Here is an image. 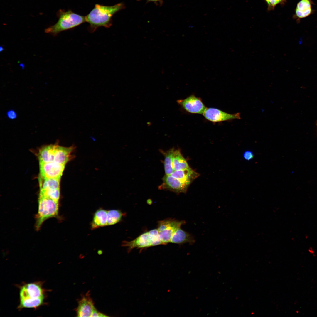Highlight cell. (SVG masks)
Wrapping results in <instances>:
<instances>
[{
  "label": "cell",
  "mask_w": 317,
  "mask_h": 317,
  "mask_svg": "<svg viewBox=\"0 0 317 317\" xmlns=\"http://www.w3.org/2000/svg\"><path fill=\"white\" fill-rule=\"evenodd\" d=\"M124 7L123 3L112 6L96 4L93 9L85 16L86 21L89 24L88 31L92 33L100 27H110L112 25L113 16Z\"/></svg>",
  "instance_id": "cell-1"
},
{
  "label": "cell",
  "mask_w": 317,
  "mask_h": 317,
  "mask_svg": "<svg viewBox=\"0 0 317 317\" xmlns=\"http://www.w3.org/2000/svg\"><path fill=\"white\" fill-rule=\"evenodd\" d=\"M42 283L36 282L26 284L21 287L19 291L20 303L18 307L36 308L44 303L45 291Z\"/></svg>",
  "instance_id": "cell-2"
},
{
  "label": "cell",
  "mask_w": 317,
  "mask_h": 317,
  "mask_svg": "<svg viewBox=\"0 0 317 317\" xmlns=\"http://www.w3.org/2000/svg\"><path fill=\"white\" fill-rule=\"evenodd\" d=\"M58 20L54 25L45 30V32L54 36L61 32L74 28L86 22L85 16L76 14L71 10H60Z\"/></svg>",
  "instance_id": "cell-3"
},
{
  "label": "cell",
  "mask_w": 317,
  "mask_h": 317,
  "mask_svg": "<svg viewBox=\"0 0 317 317\" xmlns=\"http://www.w3.org/2000/svg\"><path fill=\"white\" fill-rule=\"evenodd\" d=\"M59 205V201L47 197L39 196L38 213L36 218V230H39L46 220L58 216Z\"/></svg>",
  "instance_id": "cell-4"
},
{
  "label": "cell",
  "mask_w": 317,
  "mask_h": 317,
  "mask_svg": "<svg viewBox=\"0 0 317 317\" xmlns=\"http://www.w3.org/2000/svg\"><path fill=\"white\" fill-rule=\"evenodd\" d=\"M185 223L184 221H179L171 218L158 221L157 229L163 245L170 242L175 231Z\"/></svg>",
  "instance_id": "cell-5"
},
{
  "label": "cell",
  "mask_w": 317,
  "mask_h": 317,
  "mask_svg": "<svg viewBox=\"0 0 317 317\" xmlns=\"http://www.w3.org/2000/svg\"><path fill=\"white\" fill-rule=\"evenodd\" d=\"M178 104L187 112L203 115L206 107L200 97L192 95L184 99L178 100Z\"/></svg>",
  "instance_id": "cell-6"
},
{
  "label": "cell",
  "mask_w": 317,
  "mask_h": 317,
  "mask_svg": "<svg viewBox=\"0 0 317 317\" xmlns=\"http://www.w3.org/2000/svg\"><path fill=\"white\" fill-rule=\"evenodd\" d=\"M162 180V183L158 187L160 190H168L178 193H186L191 183L166 174Z\"/></svg>",
  "instance_id": "cell-7"
},
{
  "label": "cell",
  "mask_w": 317,
  "mask_h": 317,
  "mask_svg": "<svg viewBox=\"0 0 317 317\" xmlns=\"http://www.w3.org/2000/svg\"><path fill=\"white\" fill-rule=\"evenodd\" d=\"M203 115L206 119L213 122L241 119L239 113L230 114L214 108H207Z\"/></svg>",
  "instance_id": "cell-8"
},
{
  "label": "cell",
  "mask_w": 317,
  "mask_h": 317,
  "mask_svg": "<svg viewBox=\"0 0 317 317\" xmlns=\"http://www.w3.org/2000/svg\"><path fill=\"white\" fill-rule=\"evenodd\" d=\"M40 176L44 178L60 179L65 165L54 162L40 163Z\"/></svg>",
  "instance_id": "cell-9"
},
{
  "label": "cell",
  "mask_w": 317,
  "mask_h": 317,
  "mask_svg": "<svg viewBox=\"0 0 317 317\" xmlns=\"http://www.w3.org/2000/svg\"><path fill=\"white\" fill-rule=\"evenodd\" d=\"M94 303L89 293L83 295L78 301V306L76 309L78 317H91L96 309Z\"/></svg>",
  "instance_id": "cell-10"
},
{
  "label": "cell",
  "mask_w": 317,
  "mask_h": 317,
  "mask_svg": "<svg viewBox=\"0 0 317 317\" xmlns=\"http://www.w3.org/2000/svg\"><path fill=\"white\" fill-rule=\"evenodd\" d=\"M122 245L127 247L129 252L135 248L142 249L152 246L148 232L142 233L132 241L123 242Z\"/></svg>",
  "instance_id": "cell-11"
},
{
  "label": "cell",
  "mask_w": 317,
  "mask_h": 317,
  "mask_svg": "<svg viewBox=\"0 0 317 317\" xmlns=\"http://www.w3.org/2000/svg\"><path fill=\"white\" fill-rule=\"evenodd\" d=\"M54 162L65 165L73 158L72 153L75 148L73 146L64 147L55 144Z\"/></svg>",
  "instance_id": "cell-12"
},
{
  "label": "cell",
  "mask_w": 317,
  "mask_h": 317,
  "mask_svg": "<svg viewBox=\"0 0 317 317\" xmlns=\"http://www.w3.org/2000/svg\"><path fill=\"white\" fill-rule=\"evenodd\" d=\"M312 13L310 0H301L297 4L294 18L301 19L309 16Z\"/></svg>",
  "instance_id": "cell-13"
},
{
  "label": "cell",
  "mask_w": 317,
  "mask_h": 317,
  "mask_svg": "<svg viewBox=\"0 0 317 317\" xmlns=\"http://www.w3.org/2000/svg\"><path fill=\"white\" fill-rule=\"evenodd\" d=\"M55 145H47L40 149L38 154L39 163L54 162Z\"/></svg>",
  "instance_id": "cell-14"
},
{
  "label": "cell",
  "mask_w": 317,
  "mask_h": 317,
  "mask_svg": "<svg viewBox=\"0 0 317 317\" xmlns=\"http://www.w3.org/2000/svg\"><path fill=\"white\" fill-rule=\"evenodd\" d=\"M170 176L179 180L191 183L199 174L190 167L180 170L174 171Z\"/></svg>",
  "instance_id": "cell-15"
},
{
  "label": "cell",
  "mask_w": 317,
  "mask_h": 317,
  "mask_svg": "<svg viewBox=\"0 0 317 317\" xmlns=\"http://www.w3.org/2000/svg\"><path fill=\"white\" fill-rule=\"evenodd\" d=\"M194 242L195 240L193 236L181 227L175 231L170 241V243L179 244L186 243L192 244Z\"/></svg>",
  "instance_id": "cell-16"
},
{
  "label": "cell",
  "mask_w": 317,
  "mask_h": 317,
  "mask_svg": "<svg viewBox=\"0 0 317 317\" xmlns=\"http://www.w3.org/2000/svg\"><path fill=\"white\" fill-rule=\"evenodd\" d=\"M107 211L99 209L95 213L91 223V227L95 229L107 225Z\"/></svg>",
  "instance_id": "cell-17"
},
{
  "label": "cell",
  "mask_w": 317,
  "mask_h": 317,
  "mask_svg": "<svg viewBox=\"0 0 317 317\" xmlns=\"http://www.w3.org/2000/svg\"><path fill=\"white\" fill-rule=\"evenodd\" d=\"M172 166L174 171L183 170L190 167L179 149L174 150L173 155Z\"/></svg>",
  "instance_id": "cell-18"
},
{
  "label": "cell",
  "mask_w": 317,
  "mask_h": 317,
  "mask_svg": "<svg viewBox=\"0 0 317 317\" xmlns=\"http://www.w3.org/2000/svg\"><path fill=\"white\" fill-rule=\"evenodd\" d=\"M60 179L44 178L40 176V190H51L60 189Z\"/></svg>",
  "instance_id": "cell-19"
},
{
  "label": "cell",
  "mask_w": 317,
  "mask_h": 317,
  "mask_svg": "<svg viewBox=\"0 0 317 317\" xmlns=\"http://www.w3.org/2000/svg\"><path fill=\"white\" fill-rule=\"evenodd\" d=\"M174 149L172 148L166 151L161 150L164 157V168L165 174L171 175L174 171L172 166L173 155Z\"/></svg>",
  "instance_id": "cell-20"
},
{
  "label": "cell",
  "mask_w": 317,
  "mask_h": 317,
  "mask_svg": "<svg viewBox=\"0 0 317 317\" xmlns=\"http://www.w3.org/2000/svg\"><path fill=\"white\" fill-rule=\"evenodd\" d=\"M123 214L120 210H112L107 211V225H111L119 222L121 220Z\"/></svg>",
  "instance_id": "cell-21"
},
{
  "label": "cell",
  "mask_w": 317,
  "mask_h": 317,
  "mask_svg": "<svg viewBox=\"0 0 317 317\" xmlns=\"http://www.w3.org/2000/svg\"><path fill=\"white\" fill-rule=\"evenodd\" d=\"M39 196L47 197L59 201L60 197V189L51 190H40Z\"/></svg>",
  "instance_id": "cell-22"
},
{
  "label": "cell",
  "mask_w": 317,
  "mask_h": 317,
  "mask_svg": "<svg viewBox=\"0 0 317 317\" xmlns=\"http://www.w3.org/2000/svg\"><path fill=\"white\" fill-rule=\"evenodd\" d=\"M148 232L150 237L152 246L163 245L157 229L150 230Z\"/></svg>",
  "instance_id": "cell-23"
},
{
  "label": "cell",
  "mask_w": 317,
  "mask_h": 317,
  "mask_svg": "<svg viewBox=\"0 0 317 317\" xmlns=\"http://www.w3.org/2000/svg\"><path fill=\"white\" fill-rule=\"evenodd\" d=\"M267 5V9L268 11L274 10L276 6L280 4L284 5L286 2V0H264Z\"/></svg>",
  "instance_id": "cell-24"
},
{
  "label": "cell",
  "mask_w": 317,
  "mask_h": 317,
  "mask_svg": "<svg viewBox=\"0 0 317 317\" xmlns=\"http://www.w3.org/2000/svg\"><path fill=\"white\" fill-rule=\"evenodd\" d=\"M243 156L245 160L248 161L252 159L254 157V155L252 152L249 150L245 151L243 154Z\"/></svg>",
  "instance_id": "cell-25"
},
{
  "label": "cell",
  "mask_w": 317,
  "mask_h": 317,
  "mask_svg": "<svg viewBox=\"0 0 317 317\" xmlns=\"http://www.w3.org/2000/svg\"><path fill=\"white\" fill-rule=\"evenodd\" d=\"M7 116L8 118L11 119H14L17 117L16 112L13 110H10L7 112Z\"/></svg>",
  "instance_id": "cell-26"
},
{
  "label": "cell",
  "mask_w": 317,
  "mask_h": 317,
  "mask_svg": "<svg viewBox=\"0 0 317 317\" xmlns=\"http://www.w3.org/2000/svg\"><path fill=\"white\" fill-rule=\"evenodd\" d=\"M148 2H156L158 1H160L161 0H146Z\"/></svg>",
  "instance_id": "cell-27"
},
{
  "label": "cell",
  "mask_w": 317,
  "mask_h": 317,
  "mask_svg": "<svg viewBox=\"0 0 317 317\" xmlns=\"http://www.w3.org/2000/svg\"><path fill=\"white\" fill-rule=\"evenodd\" d=\"M296 312L297 313H299V311L298 310H297Z\"/></svg>",
  "instance_id": "cell-28"
},
{
  "label": "cell",
  "mask_w": 317,
  "mask_h": 317,
  "mask_svg": "<svg viewBox=\"0 0 317 317\" xmlns=\"http://www.w3.org/2000/svg\"></svg>",
  "instance_id": "cell-29"
}]
</instances>
